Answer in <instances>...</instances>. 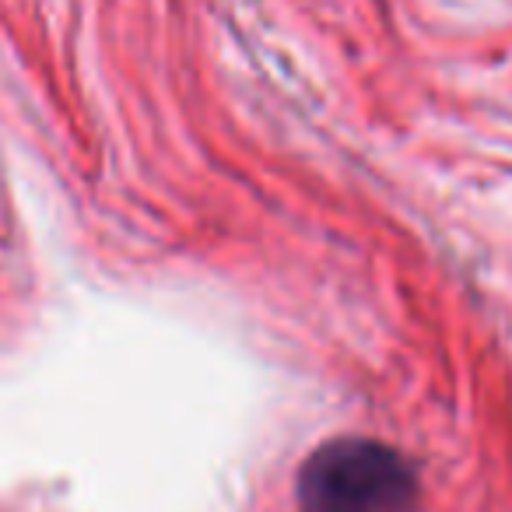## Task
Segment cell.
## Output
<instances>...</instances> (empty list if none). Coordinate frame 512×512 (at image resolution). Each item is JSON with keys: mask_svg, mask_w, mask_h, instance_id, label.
<instances>
[{"mask_svg": "<svg viewBox=\"0 0 512 512\" xmlns=\"http://www.w3.org/2000/svg\"><path fill=\"white\" fill-rule=\"evenodd\" d=\"M302 512H411L418 470L376 439H334L299 470Z\"/></svg>", "mask_w": 512, "mask_h": 512, "instance_id": "obj_1", "label": "cell"}]
</instances>
